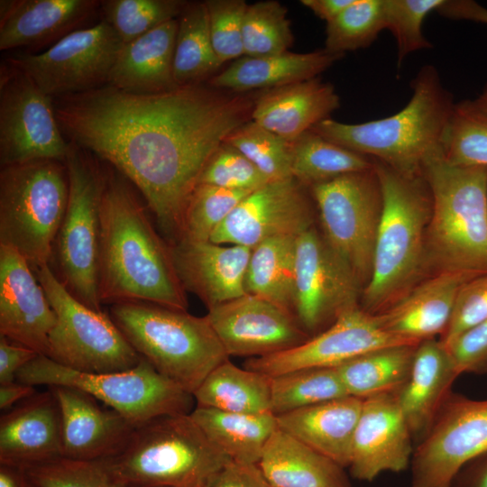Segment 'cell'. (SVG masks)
<instances>
[{
    "label": "cell",
    "instance_id": "32",
    "mask_svg": "<svg viewBox=\"0 0 487 487\" xmlns=\"http://www.w3.org/2000/svg\"><path fill=\"white\" fill-rule=\"evenodd\" d=\"M258 465L271 487H352L344 467L279 427Z\"/></svg>",
    "mask_w": 487,
    "mask_h": 487
},
{
    "label": "cell",
    "instance_id": "24",
    "mask_svg": "<svg viewBox=\"0 0 487 487\" xmlns=\"http://www.w3.org/2000/svg\"><path fill=\"white\" fill-rule=\"evenodd\" d=\"M170 245L181 285L197 295L207 309L246 294L244 279L251 248L188 240Z\"/></svg>",
    "mask_w": 487,
    "mask_h": 487
},
{
    "label": "cell",
    "instance_id": "56",
    "mask_svg": "<svg viewBox=\"0 0 487 487\" xmlns=\"http://www.w3.org/2000/svg\"><path fill=\"white\" fill-rule=\"evenodd\" d=\"M36 392L34 386L17 381L0 384V409L5 411Z\"/></svg>",
    "mask_w": 487,
    "mask_h": 487
},
{
    "label": "cell",
    "instance_id": "2",
    "mask_svg": "<svg viewBox=\"0 0 487 487\" xmlns=\"http://www.w3.org/2000/svg\"><path fill=\"white\" fill-rule=\"evenodd\" d=\"M100 228L101 304L145 302L187 310L171 245L157 233L133 186L117 170L106 171Z\"/></svg>",
    "mask_w": 487,
    "mask_h": 487
},
{
    "label": "cell",
    "instance_id": "46",
    "mask_svg": "<svg viewBox=\"0 0 487 487\" xmlns=\"http://www.w3.org/2000/svg\"><path fill=\"white\" fill-rule=\"evenodd\" d=\"M444 0H382L385 29L391 32L398 47V68L405 58L417 51L431 49L433 45L422 32L427 15Z\"/></svg>",
    "mask_w": 487,
    "mask_h": 487
},
{
    "label": "cell",
    "instance_id": "51",
    "mask_svg": "<svg viewBox=\"0 0 487 487\" xmlns=\"http://www.w3.org/2000/svg\"><path fill=\"white\" fill-rule=\"evenodd\" d=\"M459 372H487V318L460 335L448 346Z\"/></svg>",
    "mask_w": 487,
    "mask_h": 487
},
{
    "label": "cell",
    "instance_id": "42",
    "mask_svg": "<svg viewBox=\"0 0 487 487\" xmlns=\"http://www.w3.org/2000/svg\"><path fill=\"white\" fill-rule=\"evenodd\" d=\"M288 11L269 0L248 5L243 23L244 56L266 57L289 51L294 41Z\"/></svg>",
    "mask_w": 487,
    "mask_h": 487
},
{
    "label": "cell",
    "instance_id": "26",
    "mask_svg": "<svg viewBox=\"0 0 487 487\" xmlns=\"http://www.w3.org/2000/svg\"><path fill=\"white\" fill-rule=\"evenodd\" d=\"M480 275L462 271L432 274L412 288L403 298L374 315L386 332L421 342L446 331L460 289Z\"/></svg>",
    "mask_w": 487,
    "mask_h": 487
},
{
    "label": "cell",
    "instance_id": "38",
    "mask_svg": "<svg viewBox=\"0 0 487 487\" xmlns=\"http://www.w3.org/2000/svg\"><path fill=\"white\" fill-rule=\"evenodd\" d=\"M374 161L309 130L293 141L292 177L307 188L372 170Z\"/></svg>",
    "mask_w": 487,
    "mask_h": 487
},
{
    "label": "cell",
    "instance_id": "58",
    "mask_svg": "<svg viewBox=\"0 0 487 487\" xmlns=\"http://www.w3.org/2000/svg\"><path fill=\"white\" fill-rule=\"evenodd\" d=\"M0 487H36L23 468L0 464Z\"/></svg>",
    "mask_w": 487,
    "mask_h": 487
},
{
    "label": "cell",
    "instance_id": "14",
    "mask_svg": "<svg viewBox=\"0 0 487 487\" xmlns=\"http://www.w3.org/2000/svg\"><path fill=\"white\" fill-rule=\"evenodd\" d=\"M69 142L55 115L54 98L6 61L0 73L1 167L35 161L65 162Z\"/></svg>",
    "mask_w": 487,
    "mask_h": 487
},
{
    "label": "cell",
    "instance_id": "20",
    "mask_svg": "<svg viewBox=\"0 0 487 487\" xmlns=\"http://www.w3.org/2000/svg\"><path fill=\"white\" fill-rule=\"evenodd\" d=\"M411 442L396 394L363 400L348 466L351 475L371 482L381 473L406 470L414 452Z\"/></svg>",
    "mask_w": 487,
    "mask_h": 487
},
{
    "label": "cell",
    "instance_id": "59",
    "mask_svg": "<svg viewBox=\"0 0 487 487\" xmlns=\"http://www.w3.org/2000/svg\"><path fill=\"white\" fill-rule=\"evenodd\" d=\"M476 106L487 114V84L483 87L481 94L473 99Z\"/></svg>",
    "mask_w": 487,
    "mask_h": 487
},
{
    "label": "cell",
    "instance_id": "45",
    "mask_svg": "<svg viewBox=\"0 0 487 487\" xmlns=\"http://www.w3.org/2000/svg\"><path fill=\"white\" fill-rule=\"evenodd\" d=\"M251 192L198 184L185 211L180 240L209 241L214 231Z\"/></svg>",
    "mask_w": 487,
    "mask_h": 487
},
{
    "label": "cell",
    "instance_id": "27",
    "mask_svg": "<svg viewBox=\"0 0 487 487\" xmlns=\"http://www.w3.org/2000/svg\"><path fill=\"white\" fill-rule=\"evenodd\" d=\"M339 106L334 86L317 77L264 90L255 99L252 120L293 142Z\"/></svg>",
    "mask_w": 487,
    "mask_h": 487
},
{
    "label": "cell",
    "instance_id": "33",
    "mask_svg": "<svg viewBox=\"0 0 487 487\" xmlns=\"http://www.w3.org/2000/svg\"><path fill=\"white\" fill-rule=\"evenodd\" d=\"M190 417L233 461L258 464L271 436L279 427L272 412L235 413L197 406Z\"/></svg>",
    "mask_w": 487,
    "mask_h": 487
},
{
    "label": "cell",
    "instance_id": "52",
    "mask_svg": "<svg viewBox=\"0 0 487 487\" xmlns=\"http://www.w3.org/2000/svg\"><path fill=\"white\" fill-rule=\"evenodd\" d=\"M205 487H271L256 464L231 460L214 473Z\"/></svg>",
    "mask_w": 487,
    "mask_h": 487
},
{
    "label": "cell",
    "instance_id": "35",
    "mask_svg": "<svg viewBox=\"0 0 487 487\" xmlns=\"http://www.w3.org/2000/svg\"><path fill=\"white\" fill-rule=\"evenodd\" d=\"M193 397L200 407L235 413L269 412L271 377L240 368L227 359L209 372Z\"/></svg>",
    "mask_w": 487,
    "mask_h": 487
},
{
    "label": "cell",
    "instance_id": "55",
    "mask_svg": "<svg viewBox=\"0 0 487 487\" xmlns=\"http://www.w3.org/2000/svg\"><path fill=\"white\" fill-rule=\"evenodd\" d=\"M451 487H487V452L465 464Z\"/></svg>",
    "mask_w": 487,
    "mask_h": 487
},
{
    "label": "cell",
    "instance_id": "49",
    "mask_svg": "<svg viewBox=\"0 0 487 487\" xmlns=\"http://www.w3.org/2000/svg\"><path fill=\"white\" fill-rule=\"evenodd\" d=\"M215 53L222 65L244 56L243 23L248 4L244 0L205 1Z\"/></svg>",
    "mask_w": 487,
    "mask_h": 487
},
{
    "label": "cell",
    "instance_id": "5",
    "mask_svg": "<svg viewBox=\"0 0 487 487\" xmlns=\"http://www.w3.org/2000/svg\"><path fill=\"white\" fill-rule=\"evenodd\" d=\"M422 176L431 195L427 271L487 272V167L453 165L441 153Z\"/></svg>",
    "mask_w": 487,
    "mask_h": 487
},
{
    "label": "cell",
    "instance_id": "3",
    "mask_svg": "<svg viewBox=\"0 0 487 487\" xmlns=\"http://www.w3.org/2000/svg\"><path fill=\"white\" fill-rule=\"evenodd\" d=\"M411 87L409 103L392 115L361 124L328 118L311 131L402 175L421 176L426 163L443 153L455 103L433 65L419 69Z\"/></svg>",
    "mask_w": 487,
    "mask_h": 487
},
{
    "label": "cell",
    "instance_id": "16",
    "mask_svg": "<svg viewBox=\"0 0 487 487\" xmlns=\"http://www.w3.org/2000/svg\"><path fill=\"white\" fill-rule=\"evenodd\" d=\"M363 287L314 226L297 237L294 316L309 336L359 306Z\"/></svg>",
    "mask_w": 487,
    "mask_h": 487
},
{
    "label": "cell",
    "instance_id": "31",
    "mask_svg": "<svg viewBox=\"0 0 487 487\" xmlns=\"http://www.w3.org/2000/svg\"><path fill=\"white\" fill-rule=\"evenodd\" d=\"M342 57L325 49L308 53L286 51L266 57L243 56L213 76L209 86L234 93L280 87L317 78Z\"/></svg>",
    "mask_w": 487,
    "mask_h": 487
},
{
    "label": "cell",
    "instance_id": "17",
    "mask_svg": "<svg viewBox=\"0 0 487 487\" xmlns=\"http://www.w3.org/2000/svg\"><path fill=\"white\" fill-rule=\"evenodd\" d=\"M420 342L384 331L360 306L342 313L327 328L291 349L249 358L246 369L273 377L307 368H332L371 351Z\"/></svg>",
    "mask_w": 487,
    "mask_h": 487
},
{
    "label": "cell",
    "instance_id": "18",
    "mask_svg": "<svg viewBox=\"0 0 487 487\" xmlns=\"http://www.w3.org/2000/svg\"><path fill=\"white\" fill-rule=\"evenodd\" d=\"M307 188L293 177L267 182L237 205L209 241L253 249L271 238L298 237L314 226Z\"/></svg>",
    "mask_w": 487,
    "mask_h": 487
},
{
    "label": "cell",
    "instance_id": "4",
    "mask_svg": "<svg viewBox=\"0 0 487 487\" xmlns=\"http://www.w3.org/2000/svg\"><path fill=\"white\" fill-rule=\"evenodd\" d=\"M382 209L372 270L361 300L376 315L403 298L427 273L425 240L431 195L423 176L402 175L374 160Z\"/></svg>",
    "mask_w": 487,
    "mask_h": 487
},
{
    "label": "cell",
    "instance_id": "37",
    "mask_svg": "<svg viewBox=\"0 0 487 487\" xmlns=\"http://www.w3.org/2000/svg\"><path fill=\"white\" fill-rule=\"evenodd\" d=\"M220 66L211 41L206 3H188L178 18L173 60L176 85H198Z\"/></svg>",
    "mask_w": 487,
    "mask_h": 487
},
{
    "label": "cell",
    "instance_id": "12",
    "mask_svg": "<svg viewBox=\"0 0 487 487\" xmlns=\"http://www.w3.org/2000/svg\"><path fill=\"white\" fill-rule=\"evenodd\" d=\"M310 191L325 240L365 286L372 274L382 209L374 167L316 184Z\"/></svg>",
    "mask_w": 487,
    "mask_h": 487
},
{
    "label": "cell",
    "instance_id": "43",
    "mask_svg": "<svg viewBox=\"0 0 487 487\" xmlns=\"http://www.w3.org/2000/svg\"><path fill=\"white\" fill-rule=\"evenodd\" d=\"M384 29L382 0H354L326 23L325 50L344 56L368 48Z\"/></svg>",
    "mask_w": 487,
    "mask_h": 487
},
{
    "label": "cell",
    "instance_id": "34",
    "mask_svg": "<svg viewBox=\"0 0 487 487\" xmlns=\"http://www.w3.org/2000/svg\"><path fill=\"white\" fill-rule=\"evenodd\" d=\"M418 345L385 347L335 367L349 396L359 399L397 394L406 383Z\"/></svg>",
    "mask_w": 487,
    "mask_h": 487
},
{
    "label": "cell",
    "instance_id": "47",
    "mask_svg": "<svg viewBox=\"0 0 487 487\" xmlns=\"http://www.w3.org/2000/svg\"><path fill=\"white\" fill-rule=\"evenodd\" d=\"M26 472L36 487H125L101 461L60 457L30 467Z\"/></svg>",
    "mask_w": 487,
    "mask_h": 487
},
{
    "label": "cell",
    "instance_id": "21",
    "mask_svg": "<svg viewBox=\"0 0 487 487\" xmlns=\"http://www.w3.org/2000/svg\"><path fill=\"white\" fill-rule=\"evenodd\" d=\"M56 315L29 262L0 244V335L46 355Z\"/></svg>",
    "mask_w": 487,
    "mask_h": 487
},
{
    "label": "cell",
    "instance_id": "8",
    "mask_svg": "<svg viewBox=\"0 0 487 487\" xmlns=\"http://www.w3.org/2000/svg\"><path fill=\"white\" fill-rule=\"evenodd\" d=\"M69 199L65 162L35 160L1 167L0 244L35 271L50 265Z\"/></svg>",
    "mask_w": 487,
    "mask_h": 487
},
{
    "label": "cell",
    "instance_id": "50",
    "mask_svg": "<svg viewBox=\"0 0 487 487\" xmlns=\"http://www.w3.org/2000/svg\"><path fill=\"white\" fill-rule=\"evenodd\" d=\"M487 318V272L460 289L449 324L440 341L446 347L460 335Z\"/></svg>",
    "mask_w": 487,
    "mask_h": 487
},
{
    "label": "cell",
    "instance_id": "53",
    "mask_svg": "<svg viewBox=\"0 0 487 487\" xmlns=\"http://www.w3.org/2000/svg\"><path fill=\"white\" fill-rule=\"evenodd\" d=\"M38 355L32 349L0 335V384L15 381L17 373Z\"/></svg>",
    "mask_w": 487,
    "mask_h": 487
},
{
    "label": "cell",
    "instance_id": "15",
    "mask_svg": "<svg viewBox=\"0 0 487 487\" xmlns=\"http://www.w3.org/2000/svg\"><path fill=\"white\" fill-rule=\"evenodd\" d=\"M487 452V400L451 392L414 449L409 487H451L460 470Z\"/></svg>",
    "mask_w": 487,
    "mask_h": 487
},
{
    "label": "cell",
    "instance_id": "7",
    "mask_svg": "<svg viewBox=\"0 0 487 487\" xmlns=\"http://www.w3.org/2000/svg\"><path fill=\"white\" fill-rule=\"evenodd\" d=\"M109 316L142 358L192 395L229 358L207 316L145 302L111 305Z\"/></svg>",
    "mask_w": 487,
    "mask_h": 487
},
{
    "label": "cell",
    "instance_id": "6",
    "mask_svg": "<svg viewBox=\"0 0 487 487\" xmlns=\"http://www.w3.org/2000/svg\"><path fill=\"white\" fill-rule=\"evenodd\" d=\"M230 461L189 413L136 427L125 446L101 462L125 487H205Z\"/></svg>",
    "mask_w": 487,
    "mask_h": 487
},
{
    "label": "cell",
    "instance_id": "11",
    "mask_svg": "<svg viewBox=\"0 0 487 487\" xmlns=\"http://www.w3.org/2000/svg\"><path fill=\"white\" fill-rule=\"evenodd\" d=\"M56 315L46 356L75 371L106 373L131 369L142 357L104 311L73 296L51 265L34 271Z\"/></svg>",
    "mask_w": 487,
    "mask_h": 487
},
{
    "label": "cell",
    "instance_id": "44",
    "mask_svg": "<svg viewBox=\"0 0 487 487\" xmlns=\"http://www.w3.org/2000/svg\"><path fill=\"white\" fill-rule=\"evenodd\" d=\"M188 3L180 0H106L100 9L124 43L178 19Z\"/></svg>",
    "mask_w": 487,
    "mask_h": 487
},
{
    "label": "cell",
    "instance_id": "13",
    "mask_svg": "<svg viewBox=\"0 0 487 487\" xmlns=\"http://www.w3.org/2000/svg\"><path fill=\"white\" fill-rule=\"evenodd\" d=\"M124 45L112 26L101 20L78 29L39 53H16L5 60L56 98L108 84Z\"/></svg>",
    "mask_w": 487,
    "mask_h": 487
},
{
    "label": "cell",
    "instance_id": "19",
    "mask_svg": "<svg viewBox=\"0 0 487 487\" xmlns=\"http://www.w3.org/2000/svg\"><path fill=\"white\" fill-rule=\"evenodd\" d=\"M206 316L228 356H266L310 338L291 313L253 294L212 307Z\"/></svg>",
    "mask_w": 487,
    "mask_h": 487
},
{
    "label": "cell",
    "instance_id": "48",
    "mask_svg": "<svg viewBox=\"0 0 487 487\" xmlns=\"http://www.w3.org/2000/svg\"><path fill=\"white\" fill-rule=\"evenodd\" d=\"M269 182L268 179L237 149L223 142L206 164L198 184L253 191Z\"/></svg>",
    "mask_w": 487,
    "mask_h": 487
},
{
    "label": "cell",
    "instance_id": "25",
    "mask_svg": "<svg viewBox=\"0 0 487 487\" xmlns=\"http://www.w3.org/2000/svg\"><path fill=\"white\" fill-rule=\"evenodd\" d=\"M96 0H1L0 50H37L80 29L100 7Z\"/></svg>",
    "mask_w": 487,
    "mask_h": 487
},
{
    "label": "cell",
    "instance_id": "36",
    "mask_svg": "<svg viewBox=\"0 0 487 487\" xmlns=\"http://www.w3.org/2000/svg\"><path fill=\"white\" fill-rule=\"evenodd\" d=\"M296 240L275 237L253 247L244 279L246 293L263 298L293 316Z\"/></svg>",
    "mask_w": 487,
    "mask_h": 487
},
{
    "label": "cell",
    "instance_id": "10",
    "mask_svg": "<svg viewBox=\"0 0 487 487\" xmlns=\"http://www.w3.org/2000/svg\"><path fill=\"white\" fill-rule=\"evenodd\" d=\"M65 165L69 199L54 245L56 274L79 301L100 311V204L106 171L88 152L71 142Z\"/></svg>",
    "mask_w": 487,
    "mask_h": 487
},
{
    "label": "cell",
    "instance_id": "29",
    "mask_svg": "<svg viewBox=\"0 0 487 487\" xmlns=\"http://www.w3.org/2000/svg\"><path fill=\"white\" fill-rule=\"evenodd\" d=\"M363 399L345 396L276 416L279 428L348 468Z\"/></svg>",
    "mask_w": 487,
    "mask_h": 487
},
{
    "label": "cell",
    "instance_id": "9",
    "mask_svg": "<svg viewBox=\"0 0 487 487\" xmlns=\"http://www.w3.org/2000/svg\"><path fill=\"white\" fill-rule=\"evenodd\" d=\"M16 381L34 387L78 389L119 412L134 427L161 416L189 414L194 409L193 395L161 374L143 358L128 370L89 373L39 354L17 373Z\"/></svg>",
    "mask_w": 487,
    "mask_h": 487
},
{
    "label": "cell",
    "instance_id": "1",
    "mask_svg": "<svg viewBox=\"0 0 487 487\" xmlns=\"http://www.w3.org/2000/svg\"><path fill=\"white\" fill-rule=\"evenodd\" d=\"M255 99L199 84L145 95L106 85L56 97L54 109L69 142L109 162L141 192L172 244L206 164L252 119Z\"/></svg>",
    "mask_w": 487,
    "mask_h": 487
},
{
    "label": "cell",
    "instance_id": "28",
    "mask_svg": "<svg viewBox=\"0 0 487 487\" xmlns=\"http://www.w3.org/2000/svg\"><path fill=\"white\" fill-rule=\"evenodd\" d=\"M461 373L440 340L421 341L409 376L396 394L412 437L427 433Z\"/></svg>",
    "mask_w": 487,
    "mask_h": 487
},
{
    "label": "cell",
    "instance_id": "30",
    "mask_svg": "<svg viewBox=\"0 0 487 487\" xmlns=\"http://www.w3.org/2000/svg\"><path fill=\"white\" fill-rule=\"evenodd\" d=\"M178 19L170 20L124 43L111 69L108 84L131 94H156L178 86L173 60Z\"/></svg>",
    "mask_w": 487,
    "mask_h": 487
},
{
    "label": "cell",
    "instance_id": "41",
    "mask_svg": "<svg viewBox=\"0 0 487 487\" xmlns=\"http://www.w3.org/2000/svg\"><path fill=\"white\" fill-rule=\"evenodd\" d=\"M225 142L244 155L269 181L292 177L293 142L252 119L235 129Z\"/></svg>",
    "mask_w": 487,
    "mask_h": 487
},
{
    "label": "cell",
    "instance_id": "40",
    "mask_svg": "<svg viewBox=\"0 0 487 487\" xmlns=\"http://www.w3.org/2000/svg\"><path fill=\"white\" fill-rule=\"evenodd\" d=\"M449 163L487 167V114L473 100L455 103L443 142Z\"/></svg>",
    "mask_w": 487,
    "mask_h": 487
},
{
    "label": "cell",
    "instance_id": "23",
    "mask_svg": "<svg viewBox=\"0 0 487 487\" xmlns=\"http://www.w3.org/2000/svg\"><path fill=\"white\" fill-rule=\"evenodd\" d=\"M62 457L61 417L51 388L0 418V464L28 469Z\"/></svg>",
    "mask_w": 487,
    "mask_h": 487
},
{
    "label": "cell",
    "instance_id": "39",
    "mask_svg": "<svg viewBox=\"0 0 487 487\" xmlns=\"http://www.w3.org/2000/svg\"><path fill=\"white\" fill-rule=\"evenodd\" d=\"M271 411L278 416L349 396L332 368H307L271 377Z\"/></svg>",
    "mask_w": 487,
    "mask_h": 487
},
{
    "label": "cell",
    "instance_id": "57",
    "mask_svg": "<svg viewBox=\"0 0 487 487\" xmlns=\"http://www.w3.org/2000/svg\"><path fill=\"white\" fill-rule=\"evenodd\" d=\"M354 0H301L318 18L327 23L337 17Z\"/></svg>",
    "mask_w": 487,
    "mask_h": 487
},
{
    "label": "cell",
    "instance_id": "54",
    "mask_svg": "<svg viewBox=\"0 0 487 487\" xmlns=\"http://www.w3.org/2000/svg\"><path fill=\"white\" fill-rule=\"evenodd\" d=\"M436 12L451 20L487 24V8L473 0H444Z\"/></svg>",
    "mask_w": 487,
    "mask_h": 487
},
{
    "label": "cell",
    "instance_id": "22",
    "mask_svg": "<svg viewBox=\"0 0 487 487\" xmlns=\"http://www.w3.org/2000/svg\"><path fill=\"white\" fill-rule=\"evenodd\" d=\"M50 388L60 409L62 457L102 461L125 446L136 427L123 415L78 389Z\"/></svg>",
    "mask_w": 487,
    "mask_h": 487
}]
</instances>
